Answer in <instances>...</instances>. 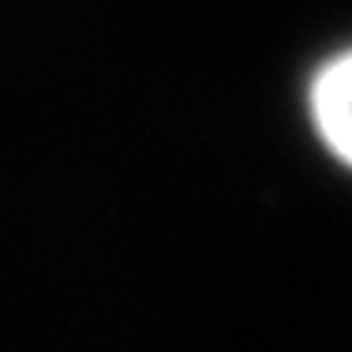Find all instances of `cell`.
Segmentation results:
<instances>
[{
  "instance_id": "6da1fadb",
  "label": "cell",
  "mask_w": 352,
  "mask_h": 352,
  "mask_svg": "<svg viewBox=\"0 0 352 352\" xmlns=\"http://www.w3.org/2000/svg\"><path fill=\"white\" fill-rule=\"evenodd\" d=\"M307 102L318 139L352 169V49L318 68Z\"/></svg>"
}]
</instances>
